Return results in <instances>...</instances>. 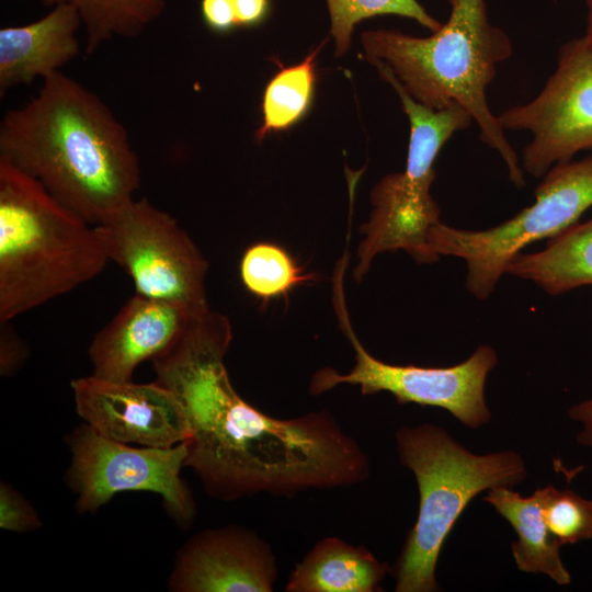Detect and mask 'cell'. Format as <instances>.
Here are the masks:
<instances>
[{
	"label": "cell",
	"instance_id": "22",
	"mask_svg": "<svg viewBox=\"0 0 592 592\" xmlns=\"http://www.w3.org/2000/svg\"><path fill=\"white\" fill-rule=\"evenodd\" d=\"M335 56L345 54L351 45L354 26L364 19L377 15H399L412 19L430 31L443 23L431 16L418 0H327Z\"/></svg>",
	"mask_w": 592,
	"mask_h": 592
},
{
	"label": "cell",
	"instance_id": "18",
	"mask_svg": "<svg viewBox=\"0 0 592 592\" xmlns=\"http://www.w3.org/2000/svg\"><path fill=\"white\" fill-rule=\"evenodd\" d=\"M506 273L532 281L553 296L592 285V217L549 238L542 251L519 253Z\"/></svg>",
	"mask_w": 592,
	"mask_h": 592
},
{
	"label": "cell",
	"instance_id": "15",
	"mask_svg": "<svg viewBox=\"0 0 592 592\" xmlns=\"http://www.w3.org/2000/svg\"><path fill=\"white\" fill-rule=\"evenodd\" d=\"M81 25L76 8L59 3L37 21L0 29V95L60 71L76 58Z\"/></svg>",
	"mask_w": 592,
	"mask_h": 592
},
{
	"label": "cell",
	"instance_id": "16",
	"mask_svg": "<svg viewBox=\"0 0 592 592\" xmlns=\"http://www.w3.org/2000/svg\"><path fill=\"white\" fill-rule=\"evenodd\" d=\"M390 572L364 546L339 537H325L295 565L286 592H378Z\"/></svg>",
	"mask_w": 592,
	"mask_h": 592
},
{
	"label": "cell",
	"instance_id": "28",
	"mask_svg": "<svg viewBox=\"0 0 592 592\" xmlns=\"http://www.w3.org/2000/svg\"><path fill=\"white\" fill-rule=\"evenodd\" d=\"M568 415L582 425V430L577 435V442L583 446L592 447V397L572 406Z\"/></svg>",
	"mask_w": 592,
	"mask_h": 592
},
{
	"label": "cell",
	"instance_id": "4",
	"mask_svg": "<svg viewBox=\"0 0 592 592\" xmlns=\"http://www.w3.org/2000/svg\"><path fill=\"white\" fill-rule=\"evenodd\" d=\"M107 261L95 225L0 158V322L93 280Z\"/></svg>",
	"mask_w": 592,
	"mask_h": 592
},
{
	"label": "cell",
	"instance_id": "8",
	"mask_svg": "<svg viewBox=\"0 0 592 592\" xmlns=\"http://www.w3.org/2000/svg\"><path fill=\"white\" fill-rule=\"evenodd\" d=\"M349 255L338 261L333 273L332 304L339 326L354 351L352 369L342 374L331 367L318 369L310 379L309 392L323 394L339 385L358 386L363 396L380 391L391 394L399 405L440 407L471 429L488 423L491 413L485 400L488 374L498 356L489 345H480L464 362L449 367H422L385 363L360 342L346 309L343 278Z\"/></svg>",
	"mask_w": 592,
	"mask_h": 592
},
{
	"label": "cell",
	"instance_id": "3",
	"mask_svg": "<svg viewBox=\"0 0 592 592\" xmlns=\"http://www.w3.org/2000/svg\"><path fill=\"white\" fill-rule=\"evenodd\" d=\"M447 1V22L428 37L394 30L364 32L365 58L388 66L403 89L432 110L463 106L477 124L480 139L504 161L510 181L523 187L519 157L486 98L498 65L512 55L511 39L490 23L485 0Z\"/></svg>",
	"mask_w": 592,
	"mask_h": 592
},
{
	"label": "cell",
	"instance_id": "25",
	"mask_svg": "<svg viewBox=\"0 0 592 592\" xmlns=\"http://www.w3.org/2000/svg\"><path fill=\"white\" fill-rule=\"evenodd\" d=\"M30 349L10 321L0 322V375L13 376L29 358Z\"/></svg>",
	"mask_w": 592,
	"mask_h": 592
},
{
	"label": "cell",
	"instance_id": "7",
	"mask_svg": "<svg viewBox=\"0 0 592 592\" xmlns=\"http://www.w3.org/2000/svg\"><path fill=\"white\" fill-rule=\"evenodd\" d=\"M590 207L592 155L553 166L535 190L534 204L509 220L486 230H464L440 221L430 229L429 243L439 257L466 261V288L476 298L486 299L526 246L578 223Z\"/></svg>",
	"mask_w": 592,
	"mask_h": 592
},
{
	"label": "cell",
	"instance_id": "11",
	"mask_svg": "<svg viewBox=\"0 0 592 592\" xmlns=\"http://www.w3.org/2000/svg\"><path fill=\"white\" fill-rule=\"evenodd\" d=\"M498 121L504 132L532 135L522 149V169L535 178L592 149V49L584 37L566 42L542 91L530 102L504 110Z\"/></svg>",
	"mask_w": 592,
	"mask_h": 592
},
{
	"label": "cell",
	"instance_id": "17",
	"mask_svg": "<svg viewBox=\"0 0 592 592\" xmlns=\"http://www.w3.org/2000/svg\"><path fill=\"white\" fill-rule=\"evenodd\" d=\"M514 528L519 539L512 554L519 570L544 573L560 585L571 582V576L560 558L559 542L547 527L543 514V489L522 497L512 488H494L483 498Z\"/></svg>",
	"mask_w": 592,
	"mask_h": 592
},
{
	"label": "cell",
	"instance_id": "1",
	"mask_svg": "<svg viewBox=\"0 0 592 592\" xmlns=\"http://www.w3.org/2000/svg\"><path fill=\"white\" fill-rule=\"evenodd\" d=\"M231 341L228 318L209 308L150 361L155 380L184 409L191 433L185 467L204 491L228 502L364 482L369 459L332 413L274 418L236 391L225 365Z\"/></svg>",
	"mask_w": 592,
	"mask_h": 592
},
{
	"label": "cell",
	"instance_id": "2",
	"mask_svg": "<svg viewBox=\"0 0 592 592\" xmlns=\"http://www.w3.org/2000/svg\"><path fill=\"white\" fill-rule=\"evenodd\" d=\"M0 158L58 202L99 225L134 200L140 167L127 130L107 105L56 71L0 123Z\"/></svg>",
	"mask_w": 592,
	"mask_h": 592
},
{
	"label": "cell",
	"instance_id": "10",
	"mask_svg": "<svg viewBox=\"0 0 592 592\" xmlns=\"http://www.w3.org/2000/svg\"><path fill=\"white\" fill-rule=\"evenodd\" d=\"M71 453L66 483L77 496L78 513H95L116 493L148 491L159 494L169 515L187 527L195 516V503L181 477L187 446L134 447L107 439L86 422L67 437Z\"/></svg>",
	"mask_w": 592,
	"mask_h": 592
},
{
	"label": "cell",
	"instance_id": "29",
	"mask_svg": "<svg viewBox=\"0 0 592 592\" xmlns=\"http://www.w3.org/2000/svg\"><path fill=\"white\" fill-rule=\"evenodd\" d=\"M587 8H588V16H587V32L583 35L585 42L592 49V0H585Z\"/></svg>",
	"mask_w": 592,
	"mask_h": 592
},
{
	"label": "cell",
	"instance_id": "14",
	"mask_svg": "<svg viewBox=\"0 0 592 592\" xmlns=\"http://www.w3.org/2000/svg\"><path fill=\"white\" fill-rule=\"evenodd\" d=\"M206 309L135 293L93 337L88 349L92 375L115 382L132 380L139 364L168 349Z\"/></svg>",
	"mask_w": 592,
	"mask_h": 592
},
{
	"label": "cell",
	"instance_id": "27",
	"mask_svg": "<svg viewBox=\"0 0 592 592\" xmlns=\"http://www.w3.org/2000/svg\"><path fill=\"white\" fill-rule=\"evenodd\" d=\"M237 26L253 27L261 24L270 11V0H234Z\"/></svg>",
	"mask_w": 592,
	"mask_h": 592
},
{
	"label": "cell",
	"instance_id": "19",
	"mask_svg": "<svg viewBox=\"0 0 592 592\" xmlns=\"http://www.w3.org/2000/svg\"><path fill=\"white\" fill-rule=\"evenodd\" d=\"M327 39L297 65L284 67L267 82L262 96V124L254 134L258 143L272 133L287 130L309 112L317 82L316 58Z\"/></svg>",
	"mask_w": 592,
	"mask_h": 592
},
{
	"label": "cell",
	"instance_id": "5",
	"mask_svg": "<svg viewBox=\"0 0 592 592\" xmlns=\"http://www.w3.org/2000/svg\"><path fill=\"white\" fill-rule=\"evenodd\" d=\"M396 442L400 463L415 476L420 500L394 568L395 591L434 592L441 549L462 512L485 490L521 483L525 463L514 451L476 455L431 423L400 428Z\"/></svg>",
	"mask_w": 592,
	"mask_h": 592
},
{
	"label": "cell",
	"instance_id": "6",
	"mask_svg": "<svg viewBox=\"0 0 592 592\" xmlns=\"http://www.w3.org/2000/svg\"><path fill=\"white\" fill-rule=\"evenodd\" d=\"M371 64L397 92L410 124V136L405 170L385 175L371 192L373 210L368 221L361 226L364 238L353 272L356 281L384 252L403 250L418 263L439 261L429 243L430 229L440 223V207L430 192L435 178L434 162L447 140L474 122L458 104L437 111L419 103L388 66L379 60Z\"/></svg>",
	"mask_w": 592,
	"mask_h": 592
},
{
	"label": "cell",
	"instance_id": "23",
	"mask_svg": "<svg viewBox=\"0 0 592 592\" xmlns=\"http://www.w3.org/2000/svg\"><path fill=\"white\" fill-rule=\"evenodd\" d=\"M542 489L545 522L561 546L592 538L591 500L551 485Z\"/></svg>",
	"mask_w": 592,
	"mask_h": 592
},
{
	"label": "cell",
	"instance_id": "13",
	"mask_svg": "<svg viewBox=\"0 0 592 592\" xmlns=\"http://www.w3.org/2000/svg\"><path fill=\"white\" fill-rule=\"evenodd\" d=\"M278 576L271 546L238 525L204 530L178 551L172 592H271Z\"/></svg>",
	"mask_w": 592,
	"mask_h": 592
},
{
	"label": "cell",
	"instance_id": "21",
	"mask_svg": "<svg viewBox=\"0 0 592 592\" xmlns=\"http://www.w3.org/2000/svg\"><path fill=\"white\" fill-rule=\"evenodd\" d=\"M239 270L243 286L263 303L286 297L296 286L316 280L314 273H305L285 249L272 242L250 246Z\"/></svg>",
	"mask_w": 592,
	"mask_h": 592
},
{
	"label": "cell",
	"instance_id": "24",
	"mask_svg": "<svg viewBox=\"0 0 592 592\" xmlns=\"http://www.w3.org/2000/svg\"><path fill=\"white\" fill-rule=\"evenodd\" d=\"M43 525L33 505L9 483H0V527L5 531L34 532Z\"/></svg>",
	"mask_w": 592,
	"mask_h": 592
},
{
	"label": "cell",
	"instance_id": "20",
	"mask_svg": "<svg viewBox=\"0 0 592 592\" xmlns=\"http://www.w3.org/2000/svg\"><path fill=\"white\" fill-rule=\"evenodd\" d=\"M45 5L67 3L76 8L87 39L86 55H92L105 42L135 37L157 20L166 8L164 0H38Z\"/></svg>",
	"mask_w": 592,
	"mask_h": 592
},
{
	"label": "cell",
	"instance_id": "12",
	"mask_svg": "<svg viewBox=\"0 0 592 592\" xmlns=\"http://www.w3.org/2000/svg\"><path fill=\"white\" fill-rule=\"evenodd\" d=\"M70 386L78 415L107 439L163 448L190 439L181 402L156 380L115 382L91 374Z\"/></svg>",
	"mask_w": 592,
	"mask_h": 592
},
{
	"label": "cell",
	"instance_id": "26",
	"mask_svg": "<svg viewBox=\"0 0 592 592\" xmlns=\"http://www.w3.org/2000/svg\"><path fill=\"white\" fill-rule=\"evenodd\" d=\"M201 14L213 32L226 34L237 27L234 0H202Z\"/></svg>",
	"mask_w": 592,
	"mask_h": 592
},
{
	"label": "cell",
	"instance_id": "9",
	"mask_svg": "<svg viewBox=\"0 0 592 592\" xmlns=\"http://www.w3.org/2000/svg\"><path fill=\"white\" fill-rule=\"evenodd\" d=\"M95 228L109 261L128 274L136 294L209 308L208 263L171 215L146 197L134 198Z\"/></svg>",
	"mask_w": 592,
	"mask_h": 592
}]
</instances>
